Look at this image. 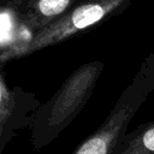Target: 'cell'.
I'll list each match as a JSON object with an SVG mask.
<instances>
[{
  "instance_id": "6da1fadb",
  "label": "cell",
  "mask_w": 154,
  "mask_h": 154,
  "mask_svg": "<svg viewBox=\"0 0 154 154\" xmlns=\"http://www.w3.org/2000/svg\"><path fill=\"white\" fill-rule=\"evenodd\" d=\"M105 69L100 60H93L77 67L42 102L30 126V142L34 150H41L52 143L82 112L88 103Z\"/></svg>"
},
{
  "instance_id": "52a82bcc",
  "label": "cell",
  "mask_w": 154,
  "mask_h": 154,
  "mask_svg": "<svg viewBox=\"0 0 154 154\" xmlns=\"http://www.w3.org/2000/svg\"><path fill=\"white\" fill-rule=\"evenodd\" d=\"M114 154H154V120L142 123L126 132Z\"/></svg>"
},
{
  "instance_id": "3957f363",
  "label": "cell",
  "mask_w": 154,
  "mask_h": 154,
  "mask_svg": "<svg viewBox=\"0 0 154 154\" xmlns=\"http://www.w3.org/2000/svg\"><path fill=\"white\" fill-rule=\"evenodd\" d=\"M132 0H79L58 20L40 30L23 57L82 35L125 11ZM22 57V58H23Z\"/></svg>"
},
{
  "instance_id": "277c9868",
  "label": "cell",
  "mask_w": 154,
  "mask_h": 154,
  "mask_svg": "<svg viewBox=\"0 0 154 154\" xmlns=\"http://www.w3.org/2000/svg\"><path fill=\"white\" fill-rule=\"evenodd\" d=\"M42 102L32 91L22 87H10L5 73H0V154L16 134L30 129Z\"/></svg>"
},
{
  "instance_id": "8992f818",
  "label": "cell",
  "mask_w": 154,
  "mask_h": 154,
  "mask_svg": "<svg viewBox=\"0 0 154 154\" xmlns=\"http://www.w3.org/2000/svg\"><path fill=\"white\" fill-rule=\"evenodd\" d=\"M79 0H23L22 19L25 29L34 36L64 16Z\"/></svg>"
},
{
  "instance_id": "7a4b0ae2",
  "label": "cell",
  "mask_w": 154,
  "mask_h": 154,
  "mask_svg": "<svg viewBox=\"0 0 154 154\" xmlns=\"http://www.w3.org/2000/svg\"><path fill=\"white\" fill-rule=\"evenodd\" d=\"M153 91L154 67L147 57L101 125L71 154H114L120 138L128 132L132 118Z\"/></svg>"
},
{
  "instance_id": "5b68a950",
  "label": "cell",
  "mask_w": 154,
  "mask_h": 154,
  "mask_svg": "<svg viewBox=\"0 0 154 154\" xmlns=\"http://www.w3.org/2000/svg\"><path fill=\"white\" fill-rule=\"evenodd\" d=\"M23 0H0V66L23 57L32 36L22 19Z\"/></svg>"
},
{
  "instance_id": "ba28073f",
  "label": "cell",
  "mask_w": 154,
  "mask_h": 154,
  "mask_svg": "<svg viewBox=\"0 0 154 154\" xmlns=\"http://www.w3.org/2000/svg\"><path fill=\"white\" fill-rule=\"evenodd\" d=\"M148 57H149V59H150V61H152V65H153V67H154V51H153Z\"/></svg>"
}]
</instances>
